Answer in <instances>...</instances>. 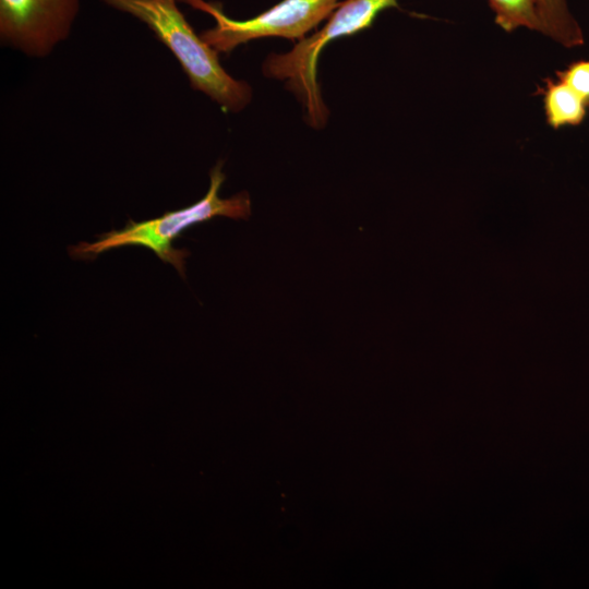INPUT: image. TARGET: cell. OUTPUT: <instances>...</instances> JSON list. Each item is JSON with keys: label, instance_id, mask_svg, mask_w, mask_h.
I'll return each mask as SVG.
<instances>
[{"label": "cell", "instance_id": "6da1fadb", "mask_svg": "<svg viewBox=\"0 0 589 589\" xmlns=\"http://www.w3.org/2000/svg\"><path fill=\"white\" fill-rule=\"evenodd\" d=\"M145 24L176 57L190 85L227 111L242 110L252 91L221 67L218 53L197 35L178 8L179 0H103Z\"/></svg>", "mask_w": 589, "mask_h": 589}, {"label": "cell", "instance_id": "7a4b0ae2", "mask_svg": "<svg viewBox=\"0 0 589 589\" xmlns=\"http://www.w3.org/2000/svg\"><path fill=\"white\" fill-rule=\"evenodd\" d=\"M225 178L223 161H218L211 170L207 193L196 203L167 212L158 218L140 223L129 220L122 229L99 235L92 243L80 242L70 247L69 253L76 260H94L110 249L142 245L155 252L163 262L171 264L184 278L185 259L189 252L172 247V241L184 229L214 217L247 219L251 214V200L247 192H240L228 199L219 196L218 192Z\"/></svg>", "mask_w": 589, "mask_h": 589}, {"label": "cell", "instance_id": "3957f363", "mask_svg": "<svg viewBox=\"0 0 589 589\" xmlns=\"http://www.w3.org/2000/svg\"><path fill=\"white\" fill-rule=\"evenodd\" d=\"M397 5L398 0L340 2L317 32L299 40L290 51L267 57L263 64L264 74L285 81L286 86L302 103L310 124L321 128L328 116L316 70L323 48L336 38L353 35L370 27L382 11Z\"/></svg>", "mask_w": 589, "mask_h": 589}, {"label": "cell", "instance_id": "277c9868", "mask_svg": "<svg viewBox=\"0 0 589 589\" xmlns=\"http://www.w3.org/2000/svg\"><path fill=\"white\" fill-rule=\"evenodd\" d=\"M209 14L215 26L203 31L201 38L217 52L228 53L239 45L263 37L303 39L322 21L328 19L339 0H283L249 20L227 16L219 2L179 0Z\"/></svg>", "mask_w": 589, "mask_h": 589}, {"label": "cell", "instance_id": "5b68a950", "mask_svg": "<svg viewBox=\"0 0 589 589\" xmlns=\"http://www.w3.org/2000/svg\"><path fill=\"white\" fill-rule=\"evenodd\" d=\"M79 11L80 0H0L1 44L45 58L69 37Z\"/></svg>", "mask_w": 589, "mask_h": 589}, {"label": "cell", "instance_id": "8992f818", "mask_svg": "<svg viewBox=\"0 0 589 589\" xmlns=\"http://www.w3.org/2000/svg\"><path fill=\"white\" fill-rule=\"evenodd\" d=\"M542 93L546 122L553 129L575 127L586 118L589 107L566 83L548 79Z\"/></svg>", "mask_w": 589, "mask_h": 589}, {"label": "cell", "instance_id": "52a82bcc", "mask_svg": "<svg viewBox=\"0 0 589 589\" xmlns=\"http://www.w3.org/2000/svg\"><path fill=\"white\" fill-rule=\"evenodd\" d=\"M539 11L543 34L567 48L584 44L581 28L566 0H539Z\"/></svg>", "mask_w": 589, "mask_h": 589}, {"label": "cell", "instance_id": "ba28073f", "mask_svg": "<svg viewBox=\"0 0 589 589\" xmlns=\"http://www.w3.org/2000/svg\"><path fill=\"white\" fill-rule=\"evenodd\" d=\"M495 23L506 32L525 27L542 33L539 0H488Z\"/></svg>", "mask_w": 589, "mask_h": 589}, {"label": "cell", "instance_id": "9c48e42d", "mask_svg": "<svg viewBox=\"0 0 589 589\" xmlns=\"http://www.w3.org/2000/svg\"><path fill=\"white\" fill-rule=\"evenodd\" d=\"M557 80L569 85L589 107V60L570 63L556 73Z\"/></svg>", "mask_w": 589, "mask_h": 589}]
</instances>
